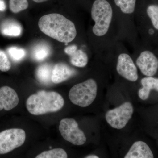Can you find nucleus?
<instances>
[{
  "label": "nucleus",
  "mask_w": 158,
  "mask_h": 158,
  "mask_svg": "<svg viewBox=\"0 0 158 158\" xmlns=\"http://www.w3.org/2000/svg\"><path fill=\"white\" fill-rule=\"evenodd\" d=\"M38 27L44 34L60 42H71L77 36L74 24L61 14L44 15L40 19Z\"/></svg>",
  "instance_id": "obj_1"
},
{
  "label": "nucleus",
  "mask_w": 158,
  "mask_h": 158,
  "mask_svg": "<svg viewBox=\"0 0 158 158\" xmlns=\"http://www.w3.org/2000/svg\"><path fill=\"white\" fill-rule=\"evenodd\" d=\"M63 97L55 91L40 90L31 95L26 102L28 111L33 115L57 112L64 106Z\"/></svg>",
  "instance_id": "obj_2"
},
{
  "label": "nucleus",
  "mask_w": 158,
  "mask_h": 158,
  "mask_svg": "<svg viewBox=\"0 0 158 158\" xmlns=\"http://www.w3.org/2000/svg\"><path fill=\"white\" fill-rule=\"evenodd\" d=\"M91 17L95 22L94 34L97 36H104L107 33L113 17V9L106 0H95L91 11Z\"/></svg>",
  "instance_id": "obj_3"
},
{
  "label": "nucleus",
  "mask_w": 158,
  "mask_h": 158,
  "mask_svg": "<svg viewBox=\"0 0 158 158\" xmlns=\"http://www.w3.org/2000/svg\"><path fill=\"white\" fill-rule=\"evenodd\" d=\"M98 85L93 79H89L75 85L69 93V97L73 104L81 107H86L91 105L96 98Z\"/></svg>",
  "instance_id": "obj_4"
},
{
  "label": "nucleus",
  "mask_w": 158,
  "mask_h": 158,
  "mask_svg": "<svg viewBox=\"0 0 158 158\" xmlns=\"http://www.w3.org/2000/svg\"><path fill=\"white\" fill-rule=\"evenodd\" d=\"M134 112L132 104L129 102H125L119 106L108 111L105 118L111 127L120 130L126 126L132 117Z\"/></svg>",
  "instance_id": "obj_5"
},
{
  "label": "nucleus",
  "mask_w": 158,
  "mask_h": 158,
  "mask_svg": "<svg viewBox=\"0 0 158 158\" xmlns=\"http://www.w3.org/2000/svg\"><path fill=\"white\" fill-rule=\"evenodd\" d=\"M59 130L65 141L74 145H83L87 141L85 133L79 128L77 123L73 118L62 119L59 123Z\"/></svg>",
  "instance_id": "obj_6"
},
{
  "label": "nucleus",
  "mask_w": 158,
  "mask_h": 158,
  "mask_svg": "<svg viewBox=\"0 0 158 158\" xmlns=\"http://www.w3.org/2000/svg\"><path fill=\"white\" fill-rule=\"evenodd\" d=\"M23 130L12 128L0 133V154H4L20 147L26 140Z\"/></svg>",
  "instance_id": "obj_7"
},
{
  "label": "nucleus",
  "mask_w": 158,
  "mask_h": 158,
  "mask_svg": "<svg viewBox=\"0 0 158 158\" xmlns=\"http://www.w3.org/2000/svg\"><path fill=\"white\" fill-rule=\"evenodd\" d=\"M116 70L119 75L131 82H135L138 76L137 67L132 59L127 54L119 55L118 58Z\"/></svg>",
  "instance_id": "obj_8"
},
{
  "label": "nucleus",
  "mask_w": 158,
  "mask_h": 158,
  "mask_svg": "<svg viewBox=\"0 0 158 158\" xmlns=\"http://www.w3.org/2000/svg\"><path fill=\"white\" fill-rule=\"evenodd\" d=\"M136 64L141 72L147 77H152L158 69V59L151 52H142L136 60Z\"/></svg>",
  "instance_id": "obj_9"
},
{
  "label": "nucleus",
  "mask_w": 158,
  "mask_h": 158,
  "mask_svg": "<svg viewBox=\"0 0 158 158\" xmlns=\"http://www.w3.org/2000/svg\"><path fill=\"white\" fill-rule=\"evenodd\" d=\"M19 98L16 91L8 86L0 88V111H9L17 106Z\"/></svg>",
  "instance_id": "obj_10"
},
{
  "label": "nucleus",
  "mask_w": 158,
  "mask_h": 158,
  "mask_svg": "<svg viewBox=\"0 0 158 158\" xmlns=\"http://www.w3.org/2000/svg\"><path fill=\"white\" fill-rule=\"evenodd\" d=\"M76 73V71L67 64L57 63L53 68L52 82L54 84H60L74 76Z\"/></svg>",
  "instance_id": "obj_11"
},
{
  "label": "nucleus",
  "mask_w": 158,
  "mask_h": 158,
  "mask_svg": "<svg viewBox=\"0 0 158 158\" xmlns=\"http://www.w3.org/2000/svg\"><path fill=\"white\" fill-rule=\"evenodd\" d=\"M125 158H153L154 155L148 145L142 141L135 142L125 155Z\"/></svg>",
  "instance_id": "obj_12"
},
{
  "label": "nucleus",
  "mask_w": 158,
  "mask_h": 158,
  "mask_svg": "<svg viewBox=\"0 0 158 158\" xmlns=\"http://www.w3.org/2000/svg\"><path fill=\"white\" fill-rule=\"evenodd\" d=\"M142 87L138 90V95L142 100H146L149 98L151 90L158 92V78L152 77H147L141 79Z\"/></svg>",
  "instance_id": "obj_13"
},
{
  "label": "nucleus",
  "mask_w": 158,
  "mask_h": 158,
  "mask_svg": "<svg viewBox=\"0 0 158 158\" xmlns=\"http://www.w3.org/2000/svg\"><path fill=\"white\" fill-rule=\"evenodd\" d=\"M22 31V27L19 23L12 20H6L0 26V31L5 36L19 37L21 34Z\"/></svg>",
  "instance_id": "obj_14"
},
{
  "label": "nucleus",
  "mask_w": 158,
  "mask_h": 158,
  "mask_svg": "<svg viewBox=\"0 0 158 158\" xmlns=\"http://www.w3.org/2000/svg\"><path fill=\"white\" fill-rule=\"evenodd\" d=\"M52 65L48 63L39 65L36 70V77L38 81L43 85H49L52 82Z\"/></svg>",
  "instance_id": "obj_15"
},
{
  "label": "nucleus",
  "mask_w": 158,
  "mask_h": 158,
  "mask_svg": "<svg viewBox=\"0 0 158 158\" xmlns=\"http://www.w3.org/2000/svg\"><path fill=\"white\" fill-rule=\"evenodd\" d=\"M51 47L48 44L41 42L35 45L32 50V57L34 60L41 62L46 59L51 54Z\"/></svg>",
  "instance_id": "obj_16"
},
{
  "label": "nucleus",
  "mask_w": 158,
  "mask_h": 158,
  "mask_svg": "<svg viewBox=\"0 0 158 158\" xmlns=\"http://www.w3.org/2000/svg\"><path fill=\"white\" fill-rule=\"evenodd\" d=\"M70 57L71 63L77 67H84L88 64V56L82 50H77Z\"/></svg>",
  "instance_id": "obj_17"
},
{
  "label": "nucleus",
  "mask_w": 158,
  "mask_h": 158,
  "mask_svg": "<svg viewBox=\"0 0 158 158\" xmlns=\"http://www.w3.org/2000/svg\"><path fill=\"white\" fill-rule=\"evenodd\" d=\"M68 157L67 153L61 148H55L43 152L37 155L36 158H66Z\"/></svg>",
  "instance_id": "obj_18"
},
{
  "label": "nucleus",
  "mask_w": 158,
  "mask_h": 158,
  "mask_svg": "<svg viewBox=\"0 0 158 158\" xmlns=\"http://www.w3.org/2000/svg\"><path fill=\"white\" fill-rule=\"evenodd\" d=\"M115 4L125 14H131L135 11L136 0H114Z\"/></svg>",
  "instance_id": "obj_19"
},
{
  "label": "nucleus",
  "mask_w": 158,
  "mask_h": 158,
  "mask_svg": "<svg viewBox=\"0 0 158 158\" xmlns=\"http://www.w3.org/2000/svg\"><path fill=\"white\" fill-rule=\"evenodd\" d=\"M28 6L27 0H9V9L12 13L16 14L26 10Z\"/></svg>",
  "instance_id": "obj_20"
},
{
  "label": "nucleus",
  "mask_w": 158,
  "mask_h": 158,
  "mask_svg": "<svg viewBox=\"0 0 158 158\" xmlns=\"http://www.w3.org/2000/svg\"><path fill=\"white\" fill-rule=\"evenodd\" d=\"M7 52L11 59L15 62L21 61L26 56V51L24 49L16 47L9 48Z\"/></svg>",
  "instance_id": "obj_21"
},
{
  "label": "nucleus",
  "mask_w": 158,
  "mask_h": 158,
  "mask_svg": "<svg viewBox=\"0 0 158 158\" xmlns=\"http://www.w3.org/2000/svg\"><path fill=\"white\" fill-rule=\"evenodd\" d=\"M147 13L148 17L151 20L155 28L158 30V6L150 5L147 8Z\"/></svg>",
  "instance_id": "obj_22"
},
{
  "label": "nucleus",
  "mask_w": 158,
  "mask_h": 158,
  "mask_svg": "<svg viewBox=\"0 0 158 158\" xmlns=\"http://www.w3.org/2000/svg\"><path fill=\"white\" fill-rule=\"evenodd\" d=\"M11 63L6 53L0 49V70L7 72L10 70Z\"/></svg>",
  "instance_id": "obj_23"
},
{
  "label": "nucleus",
  "mask_w": 158,
  "mask_h": 158,
  "mask_svg": "<svg viewBox=\"0 0 158 158\" xmlns=\"http://www.w3.org/2000/svg\"><path fill=\"white\" fill-rule=\"evenodd\" d=\"M77 50V47L75 45H72L67 47L64 49L65 53L69 56L72 55Z\"/></svg>",
  "instance_id": "obj_24"
},
{
  "label": "nucleus",
  "mask_w": 158,
  "mask_h": 158,
  "mask_svg": "<svg viewBox=\"0 0 158 158\" xmlns=\"http://www.w3.org/2000/svg\"><path fill=\"white\" fill-rule=\"evenodd\" d=\"M6 9V6L5 2L3 0H0V11H5Z\"/></svg>",
  "instance_id": "obj_25"
},
{
  "label": "nucleus",
  "mask_w": 158,
  "mask_h": 158,
  "mask_svg": "<svg viewBox=\"0 0 158 158\" xmlns=\"http://www.w3.org/2000/svg\"><path fill=\"white\" fill-rule=\"evenodd\" d=\"M85 158H99V157L98 156L95 155H89L85 157Z\"/></svg>",
  "instance_id": "obj_26"
},
{
  "label": "nucleus",
  "mask_w": 158,
  "mask_h": 158,
  "mask_svg": "<svg viewBox=\"0 0 158 158\" xmlns=\"http://www.w3.org/2000/svg\"><path fill=\"white\" fill-rule=\"evenodd\" d=\"M33 1L35 2L40 3L46 2V1H48V0H33Z\"/></svg>",
  "instance_id": "obj_27"
},
{
  "label": "nucleus",
  "mask_w": 158,
  "mask_h": 158,
  "mask_svg": "<svg viewBox=\"0 0 158 158\" xmlns=\"http://www.w3.org/2000/svg\"><path fill=\"white\" fill-rule=\"evenodd\" d=\"M149 33L150 34H152L154 33V31L152 30H150L149 31Z\"/></svg>",
  "instance_id": "obj_28"
}]
</instances>
